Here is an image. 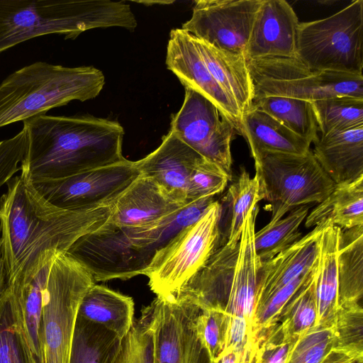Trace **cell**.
I'll use <instances>...</instances> for the list:
<instances>
[{
    "mask_svg": "<svg viewBox=\"0 0 363 363\" xmlns=\"http://www.w3.org/2000/svg\"><path fill=\"white\" fill-rule=\"evenodd\" d=\"M227 320L225 311L217 309L201 310L197 318L196 332L211 363H217L224 350Z\"/></svg>",
    "mask_w": 363,
    "mask_h": 363,
    "instance_id": "cell-41",
    "label": "cell"
},
{
    "mask_svg": "<svg viewBox=\"0 0 363 363\" xmlns=\"http://www.w3.org/2000/svg\"><path fill=\"white\" fill-rule=\"evenodd\" d=\"M262 0H198L182 28L223 50L244 55Z\"/></svg>",
    "mask_w": 363,
    "mask_h": 363,
    "instance_id": "cell-14",
    "label": "cell"
},
{
    "mask_svg": "<svg viewBox=\"0 0 363 363\" xmlns=\"http://www.w3.org/2000/svg\"><path fill=\"white\" fill-rule=\"evenodd\" d=\"M253 99L284 96L313 102L336 96L363 98V75L313 71L296 57L246 60Z\"/></svg>",
    "mask_w": 363,
    "mask_h": 363,
    "instance_id": "cell-8",
    "label": "cell"
},
{
    "mask_svg": "<svg viewBox=\"0 0 363 363\" xmlns=\"http://www.w3.org/2000/svg\"><path fill=\"white\" fill-rule=\"evenodd\" d=\"M202 158L169 130L155 150L134 163L141 176L152 179L172 199L186 204L190 175Z\"/></svg>",
    "mask_w": 363,
    "mask_h": 363,
    "instance_id": "cell-17",
    "label": "cell"
},
{
    "mask_svg": "<svg viewBox=\"0 0 363 363\" xmlns=\"http://www.w3.org/2000/svg\"><path fill=\"white\" fill-rule=\"evenodd\" d=\"M339 308L363 296V225L342 230L337 254Z\"/></svg>",
    "mask_w": 363,
    "mask_h": 363,
    "instance_id": "cell-30",
    "label": "cell"
},
{
    "mask_svg": "<svg viewBox=\"0 0 363 363\" xmlns=\"http://www.w3.org/2000/svg\"><path fill=\"white\" fill-rule=\"evenodd\" d=\"M136 26L130 6L121 1L0 0V53L45 35L74 40L93 28Z\"/></svg>",
    "mask_w": 363,
    "mask_h": 363,
    "instance_id": "cell-3",
    "label": "cell"
},
{
    "mask_svg": "<svg viewBox=\"0 0 363 363\" xmlns=\"http://www.w3.org/2000/svg\"><path fill=\"white\" fill-rule=\"evenodd\" d=\"M295 340H284L274 328H272L259 343L254 363H286L289 351Z\"/></svg>",
    "mask_w": 363,
    "mask_h": 363,
    "instance_id": "cell-45",
    "label": "cell"
},
{
    "mask_svg": "<svg viewBox=\"0 0 363 363\" xmlns=\"http://www.w3.org/2000/svg\"><path fill=\"white\" fill-rule=\"evenodd\" d=\"M214 201V196L201 198L188 203L156 222L123 230L133 245L155 254L183 228L197 221Z\"/></svg>",
    "mask_w": 363,
    "mask_h": 363,
    "instance_id": "cell-28",
    "label": "cell"
},
{
    "mask_svg": "<svg viewBox=\"0 0 363 363\" xmlns=\"http://www.w3.org/2000/svg\"><path fill=\"white\" fill-rule=\"evenodd\" d=\"M1 226H0V254H1Z\"/></svg>",
    "mask_w": 363,
    "mask_h": 363,
    "instance_id": "cell-49",
    "label": "cell"
},
{
    "mask_svg": "<svg viewBox=\"0 0 363 363\" xmlns=\"http://www.w3.org/2000/svg\"><path fill=\"white\" fill-rule=\"evenodd\" d=\"M27 147V130L24 127L15 136L0 141V187L21 171Z\"/></svg>",
    "mask_w": 363,
    "mask_h": 363,
    "instance_id": "cell-44",
    "label": "cell"
},
{
    "mask_svg": "<svg viewBox=\"0 0 363 363\" xmlns=\"http://www.w3.org/2000/svg\"><path fill=\"white\" fill-rule=\"evenodd\" d=\"M315 272L294 294L273 327L286 340L296 339L316 324Z\"/></svg>",
    "mask_w": 363,
    "mask_h": 363,
    "instance_id": "cell-35",
    "label": "cell"
},
{
    "mask_svg": "<svg viewBox=\"0 0 363 363\" xmlns=\"http://www.w3.org/2000/svg\"><path fill=\"white\" fill-rule=\"evenodd\" d=\"M94 284L91 274L67 252L54 261L43 298L44 363H69L79 306Z\"/></svg>",
    "mask_w": 363,
    "mask_h": 363,
    "instance_id": "cell-9",
    "label": "cell"
},
{
    "mask_svg": "<svg viewBox=\"0 0 363 363\" xmlns=\"http://www.w3.org/2000/svg\"><path fill=\"white\" fill-rule=\"evenodd\" d=\"M299 23L287 1L262 0L244 52L245 60L296 57Z\"/></svg>",
    "mask_w": 363,
    "mask_h": 363,
    "instance_id": "cell-16",
    "label": "cell"
},
{
    "mask_svg": "<svg viewBox=\"0 0 363 363\" xmlns=\"http://www.w3.org/2000/svg\"><path fill=\"white\" fill-rule=\"evenodd\" d=\"M320 224L273 258L262 262L257 275L255 308L272 294L311 272L317 264ZM255 312V311H254Z\"/></svg>",
    "mask_w": 363,
    "mask_h": 363,
    "instance_id": "cell-19",
    "label": "cell"
},
{
    "mask_svg": "<svg viewBox=\"0 0 363 363\" xmlns=\"http://www.w3.org/2000/svg\"><path fill=\"white\" fill-rule=\"evenodd\" d=\"M252 155L262 199L270 206L269 223L297 207L321 202L335 187L311 150L302 155L262 151Z\"/></svg>",
    "mask_w": 363,
    "mask_h": 363,
    "instance_id": "cell-5",
    "label": "cell"
},
{
    "mask_svg": "<svg viewBox=\"0 0 363 363\" xmlns=\"http://www.w3.org/2000/svg\"><path fill=\"white\" fill-rule=\"evenodd\" d=\"M333 225L345 230L363 225V176L335 187L306 218V228Z\"/></svg>",
    "mask_w": 363,
    "mask_h": 363,
    "instance_id": "cell-27",
    "label": "cell"
},
{
    "mask_svg": "<svg viewBox=\"0 0 363 363\" xmlns=\"http://www.w3.org/2000/svg\"><path fill=\"white\" fill-rule=\"evenodd\" d=\"M184 100L172 116L170 131L204 159L231 174L230 144L236 132L210 100L185 86Z\"/></svg>",
    "mask_w": 363,
    "mask_h": 363,
    "instance_id": "cell-12",
    "label": "cell"
},
{
    "mask_svg": "<svg viewBox=\"0 0 363 363\" xmlns=\"http://www.w3.org/2000/svg\"><path fill=\"white\" fill-rule=\"evenodd\" d=\"M320 363H363L345 352L331 350Z\"/></svg>",
    "mask_w": 363,
    "mask_h": 363,
    "instance_id": "cell-46",
    "label": "cell"
},
{
    "mask_svg": "<svg viewBox=\"0 0 363 363\" xmlns=\"http://www.w3.org/2000/svg\"><path fill=\"white\" fill-rule=\"evenodd\" d=\"M185 205L169 196L152 179L140 174L113 203L107 222L122 229L144 226Z\"/></svg>",
    "mask_w": 363,
    "mask_h": 363,
    "instance_id": "cell-20",
    "label": "cell"
},
{
    "mask_svg": "<svg viewBox=\"0 0 363 363\" xmlns=\"http://www.w3.org/2000/svg\"><path fill=\"white\" fill-rule=\"evenodd\" d=\"M201 309L182 296H157L141 311L154 363H211L197 332Z\"/></svg>",
    "mask_w": 363,
    "mask_h": 363,
    "instance_id": "cell-10",
    "label": "cell"
},
{
    "mask_svg": "<svg viewBox=\"0 0 363 363\" xmlns=\"http://www.w3.org/2000/svg\"><path fill=\"white\" fill-rule=\"evenodd\" d=\"M115 363H154L150 337L140 319L134 321L123 338L121 353Z\"/></svg>",
    "mask_w": 363,
    "mask_h": 363,
    "instance_id": "cell-43",
    "label": "cell"
},
{
    "mask_svg": "<svg viewBox=\"0 0 363 363\" xmlns=\"http://www.w3.org/2000/svg\"><path fill=\"white\" fill-rule=\"evenodd\" d=\"M334 339V323L315 325L292 343L286 363H320L333 350Z\"/></svg>",
    "mask_w": 363,
    "mask_h": 363,
    "instance_id": "cell-39",
    "label": "cell"
},
{
    "mask_svg": "<svg viewBox=\"0 0 363 363\" xmlns=\"http://www.w3.org/2000/svg\"><path fill=\"white\" fill-rule=\"evenodd\" d=\"M220 203L215 201L197 221L155 252L143 275L157 296H175L220 246Z\"/></svg>",
    "mask_w": 363,
    "mask_h": 363,
    "instance_id": "cell-7",
    "label": "cell"
},
{
    "mask_svg": "<svg viewBox=\"0 0 363 363\" xmlns=\"http://www.w3.org/2000/svg\"><path fill=\"white\" fill-rule=\"evenodd\" d=\"M261 200L257 177H250L242 169L238 179L228 187L220 203V246H238L247 214Z\"/></svg>",
    "mask_w": 363,
    "mask_h": 363,
    "instance_id": "cell-29",
    "label": "cell"
},
{
    "mask_svg": "<svg viewBox=\"0 0 363 363\" xmlns=\"http://www.w3.org/2000/svg\"><path fill=\"white\" fill-rule=\"evenodd\" d=\"M0 198L1 254L7 284L49 251L67 252L82 236L101 228L112 206L89 210L60 208L34 186L28 172L10 179Z\"/></svg>",
    "mask_w": 363,
    "mask_h": 363,
    "instance_id": "cell-1",
    "label": "cell"
},
{
    "mask_svg": "<svg viewBox=\"0 0 363 363\" xmlns=\"http://www.w3.org/2000/svg\"><path fill=\"white\" fill-rule=\"evenodd\" d=\"M296 58L313 71L363 75V1L300 23Z\"/></svg>",
    "mask_w": 363,
    "mask_h": 363,
    "instance_id": "cell-6",
    "label": "cell"
},
{
    "mask_svg": "<svg viewBox=\"0 0 363 363\" xmlns=\"http://www.w3.org/2000/svg\"><path fill=\"white\" fill-rule=\"evenodd\" d=\"M334 350L363 362V310L360 303L340 306L334 320Z\"/></svg>",
    "mask_w": 363,
    "mask_h": 363,
    "instance_id": "cell-37",
    "label": "cell"
},
{
    "mask_svg": "<svg viewBox=\"0 0 363 363\" xmlns=\"http://www.w3.org/2000/svg\"><path fill=\"white\" fill-rule=\"evenodd\" d=\"M257 348L252 323L243 317L228 315L223 351L233 352L236 363H254Z\"/></svg>",
    "mask_w": 363,
    "mask_h": 363,
    "instance_id": "cell-42",
    "label": "cell"
},
{
    "mask_svg": "<svg viewBox=\"0 0 363 363\" xmlns=\"http://www.w3.org/2000/svg\"><path fill=\"white\" fill-rule=\"evenodd\" d=\"M313 143L315 158L335 185L363 176V125L321 135Z\"/></svg>",
    "mask_w": 363,
    "mask_h": 363,
    "instance_id": "cell-22",
    "label": "cell"
},
{
    "mask_svg": "<svg viewBox=\"0 0 363 363\" xmlns=\"http://www.w3.org/2000/svg\"><path fill=\"white\" fill-rule=\"evenodd\" d=\"M342 229L327 225L319 240L315 272V325H331L339 309L337 254Z\"/></svg>",
    "mask_w": 363,
    "mask_h": 363,
    "instance_id": "cell-24",
    "label": "cell"
},
{
    "mask_svg": "<svg viewBox=\"0 0 363 363\" xmlns=\"http://www.w3.org/2000/svg\"><path fill=\"white\" fill-rule=\"evenodd\" d=\"M104 84L103 72L91 66L68 67L45 62L25 66L0 84V128L74 100L94 99Z\"/></svg>",
    "mask_w": 363,
    "mask_h": 363,
    "instance_id": "cell-4",
    "label": "cell"
},
{
    "mask_svg": "<svg viewBox=\"0 0 363 363\" xmlns=\"http://www.w3.org/2000/svg\"><path fill=\"white\" fill-rule=\"evenodd\" d=\"M232 176L217 164L202 158L193 169L188 183L187 201L215 196L222 192Z\"/></svg>",
    "mask_w": 363,
    "mask_h": 363,
    "instance_id": "cell-40",
    "label": "cell"
},
{
    "mask_svg": "<svg viewBox=\"0 0 363 363\" xmlns=\"http://www.w3.org/2000/svg\"><path fill=\"white\" fill-rule=\"evenodd\" d=\"M217 363H236L235 354L232 351H223Z\"/></svg>",
    "mask_w": 363,
    "mask_h": 363,
    "instance_id": "cell-48",
    "label": "cell"
},
{
    "mask_svg": "<svg viewBox=\"0 0 363 363\" xmlns=\"http://www.w3.org/2000/svg\"><path fill=\"white\" fill-rule=\"evenodd\" d=\"M28 147L21 163L32 179H57L125 160L117 121L89 115L41 114L23 121Z\"/></svg>",
    "mask_w": 363,
    "mask_h": 363,
    "instance_id": "cell-2",
    "label": "cell"
},
{
    "mask_svg": "<svg viewBox=\"0 0 363 363\" xmlns=\"http://www.w3.org/2000/svg\"><path fill=\"white\" fill-rule=\"evenodd\" d=\"M134 302L104 286L94 284L85 293L77 316L106 327L123 339L134 323Z\"/></svg>",
    "mask_w": 363,
    "mask_h": 363,
    "instance_id": "cell-26",
    "label": "cell"
},
{
    "mask_svg": "<svg viewBox=\"0 0 363 363\" xmlns=\"http://www.w3.org/2000/svg\"><path fill=\"white\" fill-rule=\"evenodd\" d=\"M316 266L308 273L297 278L272 294L255 308L252 317V328L257 346L270 329L277 325L286 305L299 288L315 272Z\"/></svg>",
    "mask_w": 363,
    "mask_h": 363,
    "instance_id": "cell-38",
    "label": "cell"
},
{
    "mask_svg": "<svg viewBox=\"0 0 363 363\" xmlns=\"http://www.w3.org/2000/svg\"><path fill=\"white\" fill-rule=\"evenodd\" d=\"M60 253L64 252L49 250L43 253L29 270L7 284L37 363H44L42 320L44 293L52 265Z\"/></svg>",
    "mask_w": 363,
    "mask_h": 363,
    "instance_id": "cell-18",
    "label": "cell"
},
{
    "mask_svg": "<svg viewBox=\"0 0 363 363\" xmlns=\"http://www.w3.org/2000/svg\"><path fill=\"white\" fill-rule=\"evenodd\" d=\"M123 340L106 327L77 316L69 363H115Z\"/></svg>",
    "mask_w": 363,
    "mask_h": 363,
    "instance_id": "cell-31",
    "label": "cell"
},
{
    "mask_svg": "<svg viewBox=\"0 0 363 363\" xmlns=\"http://www.w3.org/2000/svg\"><path fill=\"white\" fill-rule=\"evenodd\" d=\"M308 205L297 207L273 223L255 232L254 245L261 262L267 261L285 250L299 239V227L308 214Z\"/></svg>",
    "mask_w": 363,
    "mask_h": 363,
    "instance_id": "cell-34",
    "label": "cell"
},
{
    "mask_svg": "<svg viewBox=\"0 0 363 363\" xmlns=\"http://www.w3.org/2000/svg\"><path fill=\"white\" fill-rule=\"evenodd\" d=\"M166 65L184 87L193 89L215 104L241 135L242 116L236 102L212 76L196 47L194 37L182 28L170 31Z\"/></svg>",
    "mask_w": 363,
    "mask_h": 363,
    "instance_id": "cell-15",
    "label": "cell"
},
{
    "mask_svg": "<svg viewBox=\"0 0 363 363\" xmlns=\"http://www.w3.org/2000/svg\"><path fill=\"white\" fill-rule=\"evenodd\" d=\"M241 135L247 141L252 155L262 151L302 155L310 150L311 144L253 106L242 116Z\"/></svg>",
    "mask_w": 363,
    "mask_h": 363,
    "instance_id": "cell-25",
    "label": "cell"
},
{
    "mask_svg": "<svg viewBox=\"0 0 363 363\" xmlns=\"http://www.w3.org/2000/svg\"><path fill=\"white\" fill-rule=\"evenodd\" d=\"M311 103L321 135L363 125V98L336 96Z\"/></svg>",
    "mask_w": 363,
    "mask_h": 363,
    "instance_id": "cell-36",
    "label": "cell"
},
{
    "mask_svg": "<svg viewBox=\"0 0 363 363\" xmlns=\"http://www.w3.org/2000/svg\"><path fill=\"white\" fill-rule=\"evenodd\" d=\"M67 252L91 274L94 281L125 280L144 274L154 255L133 245L123 229L107 221L79 238Z\"/></svg>",
    "mask_w": 363,
    "mask_h": 363,
    "instance_id": "cell-13",
    "label": "cell"
},
{
    "mask_svg": "<svg viewBox=\"0 0 363 363\" xmlns=\"http://www.w3.org/2000/svg\"><path fill=\"white\" fill-rule=\"evenodd\" d=\"M252 106L311 143L318 138V123L310 101L284 96H264L253 99Z\"/></svg>",
    "mask_w": 363,
    "mask_h": 363,
    "instance_id": "cell-32",
    "label": "cell"
},
{
    "mask_svg": "<svg viewBox=\"0 0 363 363\" xmlns=\"http://www.w3.org/2000/svg\"><path fill=\"white\" fill-rule=\"evenodd\" d=\"M194 40L212 76L236 102L243 116L251 108L254 97L252 82L244 55L218 49L196 37Z\"/></svg>",
    "mask_w": 363,
    "mask_h": 363,
    "instance_id": "cell-23",
    "label": "cell"
},
{
    "mask_svg": "<svg viewBox=\"0 0 363 363\" xmlns=\"http://www.w3.org/2000/svg\"><path fill=\"white\" fill-rule=\"evenodd\" d=\"M7 287V280L4 267V260L0 254V298Z\"/></svg>",
    "mask_w": 363,
    "mask_h": 363,
    "instance_id": "cell-47",
    "label": "cell"
},
{
    "mask_svg": "<svg viewBox=\"0 0 363 363\" xmlns=\"http://www.w3.org/2000/svg\"><path fill=\"white\" fill-rule=\"evenodd\" d=\"M0 363H37L8 286L0 298Z\"/></svg>",
    "mask_w": 363,
    "mask_h": 363,
    "instance_id": "cell-33",
    "label": "cell"
},
{
    "mask_svg": "<svg viewBox=\"0 0 363 363\" xmlns=\"http://www.w3.org/2000/svg\"><path fill=\"white\" fill-rule=\"evenodd\" d=\"M258 212L257 205L245 220L224 311L229 315L243 317L251 323L255 307L257 275L261 265L254 245Z\"/></svg>",
    "mask_w": 363,
    "mask_h": 363,
    "instance_id": "cell-21",
    "label": "cell"
},
{
    "mask_svg": "<svg viewBox=\"0 0 363 363\" xmlns=\"http://www.w3.org/2000/svg\"><path fill=\"white\" fill-rule=\"evenodd\" d=\"M139 176L134 162L125 159L65 177L31 179L50 203L79 211L112 206Z\"/></svg>",
    "mask_w": 363,
    "mask_h": 363,
    "instance_id": "cell-11",
    "label": "cell"
}]
</instances>
